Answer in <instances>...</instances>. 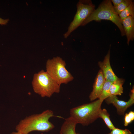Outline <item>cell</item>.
<instances>
[{
  "mask_svg": "<svg viewBox=\"0 0 134 134\" xmlns=\"http://www.w3.org/2000/svg\"><path fill=\"white\" fill-rule=\"evenodd\" d=\"M55 116L53 111L49 109L39 114L31 115L21 120L16 126V130L17 132L23 134H28L35 131H49L55 127L49 119Z\"/></svg>",
  "mask_w": 134,
  "mask_h": 134,
  "instance_id": "1",
  "label": "cell"
},
{
  "mask_svg": "<svg viewBox=\"0 0 134 134\" xmlns=\"http://www.w3.org/2000/svg\"><path fill=\"white\" fill-rule=\"evenodd\" d=\"M103 101L98 99L91 103L73 108L70 110V116L77 124L88 126L99 118V113Z\"/></svg>",
  "mask_w": 134,
  "mask_h": 134,
  "instance_id": "2",
  "label": "cell"
},
{
  "mask_svg": "<svg viewBox=\"0 0 134 134\" xmlns=\"http://www.w3.org/2000/svg\"><path fill=\"white\" fill-rule=\"evenodd\" d=\"M111 0L103 1L98 8L95 9L81 26H84L93 21H99L101 20L111 21L118 27L122 36L125 35L119 15L115 12Z\"/></svg>",
  "mask_w": 134,
  "mask_h": 134,
  "instance_id": "3",
  "label": "cell"
},
{
  "mask_svg": "<svg viewBox=\"0 0 134 134\" xmlns=\"http://www.w3.org/2000/svg\"><path fill=\"white\" fill-rule=\"evenodd\" d=\"M32 84L34 92L43 98L50 97L60 91V85L43 70L34 74Z\"/></svg>",
  "mask_w": 134,
  "mask_h": 134,
  "instance_id": "4",
  "label": "cell"
},
{
  "mask_svg": "<svg viewBox=\"0 0 134 134\" xmlns=\"http://www.w3.org/2000/svg\"><path fill=\"white\" fill-rule=\"evenodd\" d=\"M65 61L60 57L49 59L46 64V71L60 85L67 84L73 79V77L66 68Z\"/></svg>",
  "mask_w": 134,
  "mask_h": 134,
  "instance_id": "5",
  "label": "cell"
},
{
  "mask_svg": "<svg viewBox=\"0 0 134 134\" xmlns=\"http://www.w3.org/2000/svg\"><path fill=\"white\" fill-rule=\"evenodd\" d=\"M77 10L67 31L64 34L67 38L71 33L82 24L95 9V5L90 0H79L77 4Z\"/></svg>",
  "mask_w": 134,
  "mask_h": 134,
  "instance_id": "6",
  "label": "cell"
},
{
  "mask_svg": "<svg viewBox=\"0 0 134 134\" xmlns=\"http://www.w3.org/2000/svg\"><path fill=\"white\" fill-rule=\"evenodd\" d=\"M130 98L127 101L119 100L116 96L111 95L105 100L108 104H112L116 108L117 113L119 115H124L126 110L134 103V89L131 90Z\"/></svg>",
  "mask_w": 134,
  "mask_h": 134,
  "instance_id": "7",
  "label": "cell"
},
{
  "mask_svg": "<svg viewBox=\"0 0 134 134\" xmlns=\"http://www.w3.org/2000/svg\"><path fill=\"white\" fill-rule=\"evenodd\" d=\"M110 50L105 56L103 61L99 62L98 65L106 80L113 83L118 79L113 70L110 63Z\"/></svg>",
  "mask_w": 134,
  "mask_h": 134,
  "instance_id": "8",
  "label": "cell"
},
{
  "mask_svg": "<svg viewBox=\"0 0 134 134\" xmlns=\"http://www.w3.org/2000/svg\"><path fill=\"white\" fill-rule=\"evenodd\" d=\"M105 81L102 71L100 69L96 77L92 91L89 96V98L91 101L98 98L101 93Z\"/></svg>",
  "mask_w": 134,
  "mask_h": 134,
  "instance_id": "9",
  "label": "cell"
},
{
  "mask_svg": "<svg viewBox=\"0 0 134 134\" xmlns=\"http://www.w3.org/2000/svg\"><path fill=\"white\" fill-rule=\"evenodd\" d=\"M121 23L127 38V43L129 45L130 41L134 39V18L129 16L122 21Z\"/></svg>",
  "mask_w": 134,
  "mask_h": 134,
  "instance_id": "10",
  "label": "cell"
},
{
  "mask_svg": "<svg viewBox=\"0 0 134 134\" xmlns=\"http://www.w3.org/2000/svg\"><path fill=\"white\" fill-rule=\"evenodd\" d=\"M77 124L71 117L67 118L62 125L59 134H80L76 131Z\"/></svg>",
  "mask_w": 134,
  "mask_h": 134,
  "instance_id": "11",
  "label": "cell"
},
{
  "mask_svg": "<svg viewBox=\"0 0 134 134\" xmlns=\"http://www.w3.org/2000/svg\"><path fill=\"white\" fill-rule=\"evenodd\" d=\"M124 82L123 79L118 78L115 81L112 83L110 88L111 95L116 96L121 95L123 93V85Z\"/></svg>",
  "mask_w": 134,
  "mask_h": 134,
  "instance_id": "12",
  "label": "cell"
},
{
  "mask_svg": "<svg viewBox=\"0 0 134 134\" xmlns=\"http://www.w3.org/2000/svg\"><path fill=\"white\" fill-rule=\"evenodd\" d=\"M109 115L106 109H101L99 113V118H102L107 127L111 130L115 127L111 122L110 119Z\"/></svg>",
  "mask_w": 134,
  "mask_h": 134,
  "instance_id": "13",
  "label": "cell"
},
{
  "mask_svg": "<svg viewBox=\"0 0 134 134\" xmlns=\"http://www.w3.org/2000/svg\"><path fill=\"white\" fill-rule=\"evenodd\" d=\"M121 22L128 17L131 16L134 18V3L133 1L119 15Z\"/></svg>",
  "mask_w": 134,
  "mask_h": 134,
  "instance_id": "14",
  "label": "cell"
},
{
  "mask_svg": "<svg viewBox=\"0 0 134 134\" xmlns=\"http://www.w3.org/2000/svg\"><path fill=\"white\" fill-rule=\"evenodd\" d=\"M111 82L105 81L101 94L98 98L99 99L103 100L111 95L110 88Z\"/></svg>",
  "mask_w": 134,
  "mask_h": 134,
  "instance_id": "15",
  "label": "cell"
},
{
  "mask_svg": "<svg viewBox=\"0 0 134 134\" xmlns=\"http://www.w3.org/2000/svg\"><path fill=\"white\" fill-rule=\"evenodd\" d=\"M133 1V0H123L118 5L114 7L115 11L119 15Z\"/></svg>",
  "mask_w": 134,
  "mask_h": 134,
  "instance_id": "16",
  "label": "cell"
},
{
  "mask_svg": "<svg viewBox=\"0 0 134 134\" xmlns=\"http://www.w3.org/2000/svg\"><path fill=\"white\" fill-rule=\"evenodd\" d=\"M108 134H132L131 132L127 129L122 130L115 128L111 130Z\"/></svg>",
  "mask_w": 134,
  "mask_h": 134,
  "instance_id": "17",
  "label": "cell"
},
{
  "mask_svg": "<svg viewBox=\"0 0 134 134\" xmlns=\"http://www.w3.org/2000/svg\"><path fill=\"white\" fill-rule=\"evenodd\" d=\"M133 121L129 116L128 113L125 114L124 117V125L127 126Z\"/></svg>",
  "mask_w": 134,
  "mask_h": 134,
  "instance_id": "18",
  "label": "cell"
},
{
  "mask_svg": "<svg viewBox=\"0 0 134 134\" xmlns=\"http://www.w3.org/2000/svg\"><path fill=\"white\" fill-rule=\"evenodd\" d=\"M123 0H111V1L112 2L114 7H115L118 5Z\"/></svg>",
  "mask_w": 134,
  "mask_h": 134,
  "instance_id": "19",
  "label": "cell"
},
{
  "mask_svg": "<svg viewBox=\"0 0 134 134\" xmlns=\"http://www.w3.org/2000/svg\"><path fill=\"white\" fill-rule=\"evenodd\" d=\"M9 19H3L0 17V25H6L8 22Z\"/></svg>",
  "mask_w": 134,
  "mask_h": 134,
  "instance_id": "20",
  "label": "cell"
},
{
  "mask_svg": "<svg viewBox=\"0 0 134 134\" xmlns=\"http://www.w3.org/2000/svg\"><path fill=\"white\" fill-rule=\"evenodd\" d=\"M129 116L131 118L132 120L133 121L134 120V111H131L128 113Z\"/></svg>",
  "mask_w": 134,
  "mask_h": 134,
  "instance_id": "21",
  "label": "cell"
},
{
  "mask_svg": "<svg viewBox=\"0 0 134 134\" xmlns=\"http://www.w3.org/2000/svg\"><path fill=\"white\" fill-rule=\"evenodd\" d=\"M10 134H23L21 133L17 132H13Z\"/></svg>",
  "mask_w": 134,
  "mask_h": 134,
  "instance_id": "22",
  "label": "cell"
}]
</instances>
